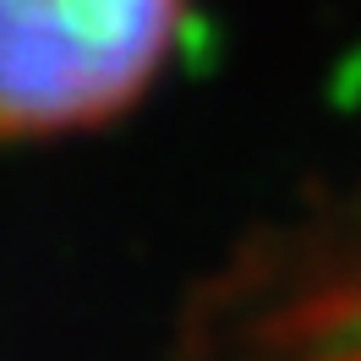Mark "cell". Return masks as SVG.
<instances>
[{"instance_id": "6da1fadb", "label": "cell", "mask_w": 361, "mask_h": 361, "mask_svg": "<svg viewBox=\"0 0 361 361\" xmlns=\"http://www.w3.org/2000/svg\"><path fill=\"white\" fill-rule=\"evenodd\" d=\"M186 0H0V142L110 126L170 66Z\"/></svg>"}]
</instances>
